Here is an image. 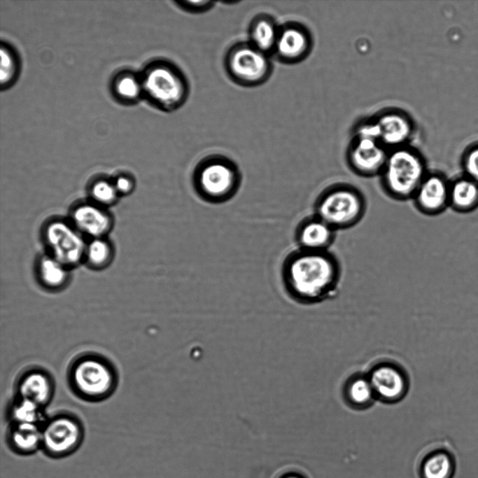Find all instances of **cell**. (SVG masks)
<instances>
[{
  "label": "cell",
  "mask_w": 478,
  "mask_h": 478,
  "mask_svg": "<svg viewBox=\"0 0 478 478\" xmlns=\"http://www.w3.org/2000/svg\"><path fill=\"white\" fill-rule=\"evenodd\" d=\"M342 275L340 261L330 251H310L297 248L287 255L281 267L286 293L295 301L307 304L335 296Z\"/></svg>",
  "instance_id": "obj_1"
},
{
  "label": "cell",
  "mask_w": 478,
  "mask_h": 478,
  "mask_svg": "<svg viewBox=\"0 0 478 478\" xmlns=\"http://www.w3.org/2000/svg\"><path fill=\"white\" fill-rule=\"evenodd\" d=\"M423 156L408 146L390 150L379 176L383 192L397 202L412 200L428 171Z\"/></svg>",
  "instance_id": "obj_2"
},
{
  "label": "cell",
  "mask_w": 478,
  "mask_h": 478,
  "mask_svg": "<svg viewBox=\"0 0 478 478\" xmlns=\"http://www.w3.org/2000/svg\"><path fill=\"white\" fill-rule=\"evenodd\" d=\"M367 202L364 193L346 182L324 188L314 202V214L339 230L350 229L365 217Z\"/></svg>",
  "instance_id": "obj_3"
},
{
  "label": "cell",
  "mask_w": 478,
  "mask_h": 478,
  "mask_svg": "<svg viewBox=\"0 0 478 478\" xmlns=\"http://www.w3.org/2000/svg\"><path fill=\"white\" fill-rule=\"evenodd\" d=\"M241 175L230 159L218 155L201 160L192 174V184L197 194L213 204L230 199L238 191Z\"/></svg>",
  "instance_id": "obj_4"
},
{
  "label": "cell",
  "mask_w": 478,
  "mask_h": 478,
  "mask_svg": "<svg viewBox=\"0 0 478 478\" xmlns=\"http://www.w3.org/2000/svg\"><path fill=\"white\" fill-rule=\"evenodd\" d=\"M143 92L165 112L180 108L187 101L190 86L183 72L175 64L157 61L147 69L142 80Z\"/></svg>",
  "instance_id": "obj_5"
},
{
  "label": "cell",
  "mask_w": 478,
  "mask_h": 478,
  "mask_svg": "<svg viewBox=\"0 0 478 478\" xmlns=\"http://www.w3.org/2000/svg\"><path fill=\"white\" fill-rule=\"evenodd\" d=\"M270 56L248 41L237 42L230 46L225 55L226 73L239 85L259 86L265 83L272 73Z\"/></svg>",
  "instance_id": "obj_6"
},
{
  "label": "cell",
  "mask_w": 478,
  "mask_h": 478,
  "mask_svg": "<svg viewBox=\"0 0 478 478\" xmlns=\"http://www.w3.org/2000/svg\"><path fill=\"white\" fill-rule=\"evenodd\" d=\"M41 430V450L51 458H63L71 455L83 441L82 428L76 421L69 417L56 418Z\"/></svg>",
  "instance_id": "obj_7"
},
{
  "label": "cell",
  "mask_w": 478,
  "mask_h": 478,
  "mask_svg": "<svg viewBox=\"0 0 478 478\" xmlns=\"http://www.w3.org/2000/svg\"><path fill=\"white\" fill-rule=\"evenodd\" d=\"M388 152L379 140L354 136L346 152V163L349 169L358 176L379 177Z\"/></svg>",
  "instance_id": "obj_8"
},
{
  "label": "cell",
  "mask_w": 478,
  "mask_h": 478,
  "mask_svg": "<svg viewBox=\"0 0 478 478\" xmlns=\"http://www.w3.org/2000/svg\"><path fill=\"white\" fill-rule=\"evenodd\" d=\"M45 234L52 257L64 266L76 264L86 252L87 246L78 230L64 222L50 223Z\"/></svg>",
  "instance_id": "obj_9"
},
{
  "label": "cell",
  "mask_w": 478,
  "mask_h": 478,
  "mask_svg": "<svg viewBox=\"0 0 478 478\" xmlns=\"http://www.w3.org/2000/svg\"><path fill=\"white\" fill-rule=\"evenodd\" d=\"M450 182L438 171H429L414 193V208L428 216L438 215L449 206Z\"/></svg>",
  "instance_id": "obj_10"
},
{
  "label": "cell",
  "mask_w": 478,
  "mask_h": 478,
  "mask_svg": "<svg viewBox=\"0 0 478 478\" xmlns=\"http://www.w3.org/2000/svg\"><path fill=\"white\" fill-rule=\"evenodd\" d=\"M374 136L388 150L408 146L413 125L404 113L388 111L369 120Z\"/></svg>",
  "instance_id": "obj_11"
},
{
  "label": "cell",
  "mask_w": 478,
  "mask_h": 478,
  "mask_svg": "<svg viewBox=\"0 0 478 478\" xmlns=\"http://www.w3.org/2000/svg\"><path fill=\"white\" fill-rule=\"evenodd\" d=\"M377 400L395 403L402 400L408 390V380L404 372L392 363L374 367L367 374Z\"/></svg>",
  "instance_id": "obj_12"
},
{
  "label": "cell",
  "mask_w": 478,
  "mask_h": 478,
  "mask_svg": "<svg viewBox=\"0 0 478 478\" xmlns=\"http://www.w3.org/2000/svg\"><path fill=\"white\" fill-rule=\"evenodd\" d=\"M75 386L86 395L100 396L111 388L113 374L108 367L97 359L81 360L73 372Z\"/></svg>",
  "instance_id": "obj_13"
},
{
  "label": "cell",
  "mask_w": 478,
  "mask_h": 478,
  "mask_svg": "<svg viewBox=\"0 0 478 478\" xmlns=\"http://www.w3.org/2000/svg\"><path fill=\"white\" fill-rule=\"evenodd\" d=\"M337 232L335 229L313 213L298 223L295 239L298 248L310 251H330Z\"/></svg>",
  "instance_id": "obj_14"
},
{
  "label": "cell",
  "mask_w": 478,
  "mask_h": 478,
  "mask_svg": "<svg viewBox=\"0 0 478 478\" xmlns=\"http://www.w3.org/2000/svg\"><path fill=\"white\" fill-rule=\"evenodd\" d=\"M310 45L305 29L295 23H286L279 27L273 55L282 62L295 63L307 55Z\"/></svg>",
  "instance_id": "obj_15"
},
{
  "label": "cell",
  "mask_w": 478,
  "mask_h": 478,
  "mask_svg": "<svg viewBox=\"0 0 478 478\" xmlns=\"http://www.w3.org/2000/svg\"><path fill=\"white\" fill-rule=\"evenodd\" d=\"M280 26L267 14H259L251 21L248 42L258 50L272 55Z\"/></svg>",
  "instance_id": "obj_16"
},
{
  "label": "cell",
  "mask_w": 478,
  "mask_h": 478,
  "mask_svg": "<svg viewBox=\"0 0 478 478\" xmlns=\"http://www.w3.org/2000/svg\"><path fill=\"white\" fill-rule=\"evenodd\" d=\"M7 443L17 455H31L41 449V428L36 423H15L8 434Z\"/></svg>",
  "instance_id": "obj_17"
},
{
  "label": "cell",
  "mask_w": 478,
  "mask_h": 478,
  "mask_svg": "<svg viewBox=\"0 0 478 478\" xmlns=\"http://www.w3.org/2000/svg\"><path fill=\"white\" fill-rule=\"evenodd\" d=\"M73 222L78 230L95 237L106 233L111 223L104 211L90 204L80 206L74 211Z\"/></svg>",
  "instance_id": "obj_18"
},
{
  "label": "cell",
  "mask_w": 478,
  "mask_h": 478,
  "mask_svg": "<svg viewBox=\"0 0 478 478\" xmlns=\"http://www.w3.org/2000/svg\"><path fill=\"white\" fill-rule=\"evenodd\" d=\"M449 206L460 212L475 209L478 206V183L465 175L450 182Z\"/></svg>",
  "instance_id": "obj_19"
},
{
  "label": "cell",
  "mask_w": 478,
  "mask_h": 478,
  "mask_svg": "<svg viewBox=\"0 0 478 478\" xmlns=\"http://www.w3.org/2000/svg\"><path fill=\"white\" fill-rule=\"evenodd\" d=\"M455 469L454 456L447 449H437L424 458L420 471L422 478H452Z\"/></svg>",
  "instance_id": "obj_20"
},
{
  "label": "cell",
  "mask_w": 478,
  "mask_h": 478,
  "mask_svg": "<svg viewBox=\"0 0 478 478\" xmlns=\"http://www.w3.org/2000/svg\"><path fill=\"white\" fill-rule=\"evenodd\" d=\"M19 391L22 399L32 401L41 406L50 398V381L43 373L31 372L23 378Z\"/></svg>",
  "instance_id": "obj_21"
},
{
  "label": "cell",
  "mask_w": 478,
  "mask_h": 478,
  "mask_svg": "<svg viewBox=\"0 0 478 478\" xmlns=\"http://www.w3.org/2000/svg\"><path fill=\"white\" fill-rule=\"evenodd\" d=\"M348 403L356 409L370 407L377 400L367 375H357L351 378L344 388Z\"/></svg>",
  "instance_id": "obj_22"
},
{
  "label": "cell",
  "mask_w": 478,
  "mask_h": 478,
  "mask_svg": "<svg viewBox=\"0 0 478 478\" xmlns=\"http://www.w3.org/2000/svg\"><path fill=\"white\" fill-rule=\"evenodd\" d=\"M64 267L52 257H44L39 265V273L43 282L52 288L62 285L66 279Z\"/></svg>",
  "instance_id": "obj_23"
},
{
  "label": "cell",
  "mask_w": 478,
  "mask_h": 478,
  "mask_svg": "<svg viewBox=\"0 0 478 478\" xmlns=\"http://www.w3.org/2000/svg\"><path fill=\"white\" fill-rule=\"evenodd\" d=\"M40 406L32 401L22 399L13 410L15 423H36L40 419Z\"/></svg>",
  "instance_id": "obj_24"
},
{
  "label": "cell",
  "mask_w": 478,
  "mask_h": 478,
  "mask_svg": "<svg viewBox=\"0 0 478 478\" xmlns=\"http://www.w3.org/2000/svg\"><path fill=\"white\" fill-rule=\"evenodd\" d=\"M111 253L110 246L105 241L96 239L87 246L85 254L90 263L101 266L108 262Z\"/></svg>",
  "instance_id": "obj_25"
},
{
  "label": "cell",
  "mask_w": 478,
  "mask_h": 478,
  "mask_svg": "<svg viewBox=\"0 0 478 478\" xmlns=\"http://www.w3.org/2000/svg\"><path fill=\"white\" fill-rule=\"evenodd\" d=\"M464 175L478 183V142L468 146L462 157Z\"/></svg>",
  "instance_id": "obj_26"
},
{
  "label": "cell",
  "mask_w": 478,
  "mask_h": 478,
  "mask_svg": "<svg viewBox=\"0 0 478 478\" xmlns=\"http://www.w3.org/2000/svg\"><path fill=\"white\" fill-rule=\"evenodd\" d=\"M91 192L96 202L108 204L115 201L118 191L114 185L105 181H100L94 184Z\"/></svg>",
  "instance_id": "obj_27"
},
{
  "label": "cell",
  "mask_w": 478,
  "mask_h": 478,
  "mask_svg": "<svg viewBox=\"0 0 478 478\" xmlns=\"http://www.w3.org/2000/svg\"><path fill=\"white\" fill-rule=\"evenodd\" d=\"M116 89L118 94L126 99L136 98L143 92L142 83L131 76L122 78L118 82Z\"/></svg>",
  "instance_id": "obj_28"
},
{
  "label": "cell",
  "mask_w": 478,
  "mask_h": 478,
  "mask_svg": "<svg viewBox=\"0 0 478 478\" xmlns=\"http://www.w3.org/2000/svg\"><path fill=\"white\" fill-rule=\"evenodd\" d=\"M174 4L179 9L192 14H199L207 12L212 9L216 2L209 0L191 1V0H175Z\"/></svg>",
  "instance_id": "obj_29"
},
{
  "label": "cell",
  "mask_w": 478,
  "mask_h": 478,
  "mask_svg": "<svg viewBox=\"0 0 478 478\" xmlns=\"http://www.w3.org/2000/svg\"><path fill=\"white\" fill-rule=\"evenodd\" d=\"M1 81L2 85L8 83L15 72V62L8 49L1 50Z\"/></svg>",
  "instance_id": "obj_30"
},
{
  "label": "cell",
  "mask_w": 478,
  "mask_h": 478,
  "mask_svg": "<svg viewBox=\"0 0 478 478\" xmlns=\"http://www.w3.org/2000/svg\"><path fill=\"white\" fill-rule=\"evenodd\" d=\"M114 185L118 192L127 193L131 190L132 188V182L127 177L120 176L117 178Z\"/></svg>",
  "instance_id": "obj_31"
},
{
  "label": "cell",
  "mask_w": 478,
  "mask_h": 478,
  "mask_svg": "<svg viewBox=\"0 0 478 478\" xmlns=\"http://www.w3.org/2000/svg\"><path fill=\"white\" fill-rule=\"evenodd\" d=\"M280 478H304L296 472H289L283 475Z\"/></svg>",
  "instance_id": "obj_32"
}]
</instances>
